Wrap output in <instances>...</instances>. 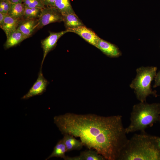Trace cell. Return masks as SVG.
Here are the masks:
<instances>
[{
    "instance_id": "cell-3",
    "label": "cell",
    "mask_w": 160,
    "mask_h": 160,
    "mask_svg": "<svg viewBox=\"0 0 160 160\" xmlns=\"http://www.w3.org/2000/svg\"><path fill=\"white\" fill-rule=\"evenodd\" d=\"M130 119V124L125 128L127 134L138 131L145 132L146 128L157 122H160V104L145 102L134 105Z\"/></svg>"
},
{
    "instance_id": "cell-16",
    "label": "cell",
    "mask_w": 160,
    "mask_h": 160,
    "mask_svg": "<svg viewBox=\"0 0 160 160\" xmlns=\"http://www.w3.org/2000/svg\"><path fill=\"white\" fill-rule=\"evenodd\" d=\"M25 7L22 3H11L7 15L19 20L23 19Z\"/></svg>"
},
{
    "instance_id": "cell-20",
    "label": "cell",
    "mask_w": 160,
    "mask_h": 160,
    "mask_svg": "<svg viewBox=\"0 0 160 160\" xmlns=\"http://www.w3.org/2000/svg\"><path fill=\"white\" fill-rule=\"evenodd\" d=\"M22 3L25 7L44 8L45 7L40 0H23Z\"/></svg>"
},
{
    "instance_id": "cell-18",
    "label": "cell",
    "mask_w": 160,
    "mask_h": 160,
    "mask_svg": "<svg viewBox=\"0 0 160 160\" xmlns=\"http://www.w3.org/2000/svg\"><path fill=\"white\" fill-rule=\"evenodd\" d=\"M55 7L63 16L74 12L70 0H55Z\"/></svg>"
},
{
    "instance_id": "cell-4",
    "label": "cell",
    "mask_w": 160,
    "mask_h": 160,
    "mask_svg": "<svg viewBox=\"0 0 160 160\" xmlns=\"http://www.w3.org/2000/svg\"><path fill=\"white\" fill-rule=\"evenodd\" d=\"M157 70L155 66H142L137 69L136 76L129 86L140 102H146L147 97L150 95L156 96V92L152 90L151 83L156 76Z\"/></svg>"
},
{
    "instance_id": "cell-14",
    "label": "cell",
    "mask_w": 160,
    "mask_h": 160,
    "mask_svg": "<svg viewBox=\"0 0 160 160\" xmlns=\"http://www.w3.org/2000/svg\"><path fill=\"white\" fill-rule=\"evenodd\" d=\"M62 139L65 145L67 152L80 150L84 146L80 140H77L75 137L71 135H63Z\"/></svg>"
},
{
    "instance_id": "cell-9",
    "label": "cell",
    "mask_w": 160,
    "mask_h": 160,
    "mask_svg": "<svg viewBox=\"0 0 160 160\" xmlns=\"http://www.w3.org/2000/svg\"><path fill=\"white\" fill-rule=\"evenodd\" d=\"M96 47L110 57H117L121 55L119 50L116 46L100 38L98 41Z\"/></svg>"
},
{
    "instance_id": "cell-10",
    "label": "cell",
    "mask_w": 160,
    "mask_h": 160,
    "mask_svg": "<svg viewBox=\"0 0 160 160\" xmlns=\"http://www.w3.org/2000/svg\"><path fill=\"white\" fill-rule=\"evenodd\" d=\"M4 44V48L7 49L18 44L28 38L18 29L11 33L7 37Z\"/></svg>"
},
{
    "instance_id": "cell-25",
    "label": "cell",
    "mask_w": 160,
    "mask_h": 160,
    "mask_svg": "<svg viewBox=\"0 0 160 160\" xmlns=\"http://www.w3.org/2000/svg\"><path fill=\"white\" fill-rule=\"evenodd\" d=\"M153 138L157 147L160 149V137L153 136Z\"/></svg>"
},
{
    "instance_id": "cell-11",
    "label": "cell",
    "mask_w": 160,
    "mask_h": 160,
    "mask_svg": "<svg viewBox=\"0 0 160 160\" xmlns=\"http://www.w3.org/2000/svg\"><path fill=\"white\" fill-rule=\"evenodd\" d=\"M105 159L95 150L91 149L81 151L79 155L67 156L66 160H105Z\"/></svg>"
},
{
    "instance_id": "cell-21",
    "label": "cell",
    "mask_w": 160,
    "mask_h": 160,
    "mask_svg": "<svg viewBox=\"0 0 160 160\" xmlns=\"http://www.w3.org/2000/svg\"><path fill=\"white\" fill-rule=\"evenodd\" d=\"M11 4L7 0H0V12L7 14Z\"/></svg>"
},
{
    "instance_id": "cell-17",
    "label": "cell",
    "mask_w": 160,
    "mask_h": 160,
    "mask_svg": "<svg viewBox=\"0 0 160 160\" xmlns=\"http://www.w3.org/2000/svg\"><path fill=\"white\" fill-rule=\"evenodd\" d=\"M67 152L65 145L62 139L60 140L54 147L53 151L51 154L46 159L48 160L51 158L56 157L63 158L65 160L67 156L65 153Z\"/></svg>"
},
{
    "instance_id": "cell-23",
    "label": "cell",
    "mask_w": 160,
    "mask_h": 160,
    "mask_svg": "<svg viewBox=\"0 0 160 160\" xmlns=\"http://www.w3.org/2000/svg\"><path fill=\"white\" fill-rule=\"evenodd\" d=\"M154 79L155 83L153 87L155 88L158 86H160V70L156 73Z\"/></svg>"
},
{
    "instance_id": "cell-2",
    "label": "cell",
    "mask_w": 160,
    "mask_h": 160,
    "mask_svg": "<svg viewBox=\"0 0 160 160\" xmlns=\"http://www.w3.org/2000/svg\"><path fill=\"white\" fill-rule=\"evenodd\" d=\"M118 160H160V149L153 136L146 132L135 134L129 139Z\"/></svg>"
},
{
    "instance_id": "cell-7",
    "label": "cell",
    "mask_w": 160,
    "mask_h": 160,
    "mask_svg": "<svg viewBox=\"0 0 160 160\" xmlns=\"http://www.w3.org/2000/svg\"><path fill=\"white\" fill-rule=\"evenodd\" d=\"M48 83V81L43 76L42 68H40L36 80L28 92L21 99H27L34 96L41 95L46 90Z\"/></svg>"
},
{
    "instance_id": "cell-8",
    "label": "cell",
    "mask_w": 160,
    "mask_h": 160,
    "mask_svg": "<svg viewBox=\"0 0 160 160\" xmlns=\"http://www.w3.org/2000/svg\"><path fill=\"white\" fill-rule=\"evenodd\" d=\"M68 32L77 34L91 44L96 47L100 38L93 31L84 25L66 29Z\"/></svg>"
},
{
    "instance_id": "cell-19",
    "label": "cell",
    "mask_w": 160,
    "mask_h": 160,
    "mask_svg": "<svg viewBox=\"0 0 160 160\" xmlns=\"http://www.w3.org/2000/svg\"><path fill=\"white\" fill-rule=\"evenodd\" d=\"M43 8L39 7H25L23 19H39L41 15Z\"/></svg>"
},
{
    "instance_id": "cell-12",
    "label": "cell",
    "mask_w": 160,
    "mask_h": 160,
    "mask_svg": "<svg viewBox=\"0 0 160 160\" xmlns=\"http://www.w3.org/2000/svg\"><path fill=\"white\" fill-rule=\"evenodd\" d=\"M38 19H23L21 21L17 29L28 38L36 29Z\"/></svg>"
},
{
    "instance_id": "cell-1",
    "label": "cell",
    "mask_w": 160,
    "mask_h": 160,
    "mask_svg": "<svg viewBox=\"0 0 160 160\" xmlns=\"http://www.w3.org/2000/svg\"><path fill=\"white\" fill-rule=\"evenodd\" d=\"M53 120L63 135L79 137L84 146L105 160H118L129 140L121 115L68 113L54 116Z\"/></svg>"
},
{
    "instance_id": "cell-26",
    "label": "cell",
    "mask_w": 160,
    "mask_h": 160,
    "mask_svg": "<svg viewBox=\"0 0 160 160\" xmlns=\"http://www.w3.org/2000/svg\"><path fill=\"white\" fill-rule=\"evenodd\" d=\"M11 3H22L23 0H7Z\"/></svg>"
},
{
    "instance_id": "cell-6",
    "label": "cell",
    "mask_w": 160,
    "mask_h": 160,
    "mask_svg": "<svg viewBox=\"0 0 160 160\" xmlns=\"http://www.w3.org/2000/svg\"><path fill=\"white\" fill-rule=\"evenodd\" d=\"M68 32L66 29L58 32H49V36L41 41V47L43 51V56L40 68H42L43 62L48 53L55 46L59 38L64 34Z\"/></svg>"
},
{
    "instance_id": "cell-22",
    "label": "cell",
    "mask_w": 160,
    "mask_h": 160,
    "mask_svg": "<svg viewBox=\"0 0 160 160\" xmlns=\"http://www.w3.org/2000/svg\"><path fill=\"white\" fill-rule=\"evenodd\" d=\"M40 1L45 7H55V0H40Z\"/></svg>"
},
{
    "instance_id": "cell-24",
    "label": "cell",
    "mask_w": 160,
    "mask_h": 160,
    "mask_svg": "<svg viewBox=\"0 0 160 160\" xmlns=\"http://www.w3.org/2000/svg\"><path fill=\"white\" fill-rule=\"evenodd\" d=\"M6 15L0 12V26L1 28H2L4 24V18Z\"/></svg>"
},
{
    "instance_id": "cell-5",
    "label": "cell",
    "mask_w": 160,
    "mask_h": 160,
    "mask_svg": "<svg viewBox=\"0 0 160 160\" xmlns=\"http://www.w3.org/2000/svg\"><path fill=\"white\" fill-rule=\"evenodd\" d=\"M63 21V16L54 7H47L42 9L41 15L38 19L36 29H39L50 23Z\"/></svg>"
},
{
    "instance_id": "cell-13",
    "label": "cell",
    "mask_w": 160,
    "mask_h": 160,
    "mask_svg": "<svg viewBox=\"0 0 160 160\" xmlns=\"http://www.w3.org/2000/svg\"><path fill=\"white\" fill-rule=\"evenodd\" d=\"M22 20L14 18L7 14L5 15L4 24L1 28L5 33L7 37L17 29Z\"/></svg>"
},
{
    "instance_id": "cell-15",
    "label": "cell",
    "mask_w": 160,
    "mask_h": 160,
    "mask_svg": "<svg viewBox=\"0 0 160 160\" xmlns=\"http://www.w3.org/2000/svg\"><path fill=\"white\" fill-rule=\"evenodd\" d=\"M63 21L66 29L84 25L74 12L63 16Z\"/></svg>"
}]
</instances>
